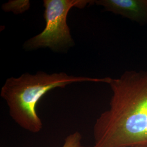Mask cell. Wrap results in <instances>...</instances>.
<instances>
[{"mask_svg":"<svg viewBox=\"0 0 147 147\" xmlns=\"http://www.w3.org/2000/svg\"><path fill=\"white\" fill-rule=\"evenodd\" d=\"M110 107L93 126L92 147H147V70L107 77Z\"/></svg>","mask_w":147,"mask_h":147,"instance_id":"obj_1","label":"cell"},{"mask_svg":"<svg viewBox=\"0 0 147 147\" xmlns=\"http://www.w3.org/2000/svg\"><path fill=\"white\" fill-rule=\"evenodd\" d=\"M104 81L105 78L69 75L64 72L49 74L38 71L34 75L26 73L18 78L7 79L0 94L8 106L13 120L23 129L36 134L42 129V121L37 114L36 107L47 92L73 83H104Z\"/></svg>","mask_w":147,"mask_h":147,"instance_id":"obj_2","label":"cell"},{"mask_svg":"<svg viewBox=\"0 0 147 147\" xmlns=\"http://www.w3.org/2000/svg\"><path fill=\"white\" fill-rule=\"evenodd\" d=\"M93 3L94 1L90 0H44L45 27L25 42L24 49L31 51L48 47L59 51L73 47L74 42L67 22L68 13L73 7L84 8Z\"/></svg>","mask_w":147,"mask_h":147,"instance_id":"obj_3","label":"cell"},{"mask_svg":"<svg viewBox=\"0 0 147 147\" xmlns=\"http://www.w3.org/2000/svg\"><path fill=\"white\" fill-rule=\"evenodd\" d=\"M94 3L140 24L147 23V0H96Z\"/></svg>","mask_w":147,"mask_h":147,"instance_id":"obj_4","label":"cell"},{"mask_svg":"<svg viewBox=\"0 0 147 147\" xmlns=\"http://www.w3.org/2000/svg\"><path fill=\"white\" fill-rule=\"evenodd\" d=\"M30 8V2L28 0H11L2 6V9L5 11H11L16 14H22Z\"/></svg>","mask_w":147,"mask_h":147,"instance_id":"obj_5","label":"cell"},{"mask_svg":"<svg viewBox=\"0 0 147 147\" xmlns=\"http://www.w3.org/2000/svg\"><path fill=\"white\" fill-rule=\"evenodd\" d=\"M82 136L79 131H75L66 137L62 147H91L82 144Z\"/></svg>","mask_w":147,"mask_h":147,"instance_id":"obj_6","label":"cell"}]
</instances>
